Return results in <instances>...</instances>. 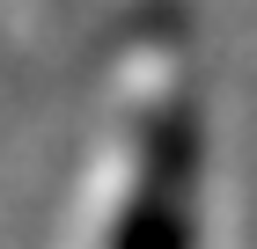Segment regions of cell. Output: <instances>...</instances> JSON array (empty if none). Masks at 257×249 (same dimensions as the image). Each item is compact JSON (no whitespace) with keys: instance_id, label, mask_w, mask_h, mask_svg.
<instances>
[{"instance_id":"obj_1","label":"cell","mask_w":257,"mask_h":249,"mask_svg":"<svg viewBox=\"0 0 257 249\" xmlns=\"http://www.w3.org/2000/svg\"><path fill=\"white\" fill-rule=\"evenodd\" d=\"M110 249H198V125L191 110L155 117L140 147V191L125 198Z\"/></svg>"}]
</instances>
